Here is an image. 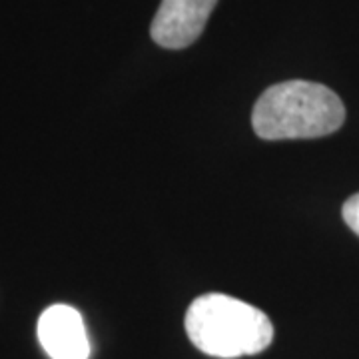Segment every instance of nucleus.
<instances>
[{
    "instance_id": "nucleus-1",
    "label": "nucleus",
    "mask_w": 359,
    "mask_h": 359,
    "mask_svg": "<svg viewBox=\"0 0 359 359\" xmlns=\"http://www.w3.org/2000/svg\"><path fill=\"white\" fill-rule=\"evenodd\" d=\"M346 106L334 90L308 80L269 86L257 98L252 126L264 140L321 138L344 126Z\"/></svg>"
},
{
    "instance_id": "nucleus-2",
    "label": "nucleus",
    "mask_w": 359,
    "mask_h": 359,
    "mask_svg": "<svg viewBox=\"0 0 359 359\" xmlns=\"http://www.w3.org/2000/svg\"><path fill=\"white\" fill-rule=\"evenodd\" d=\"M184 323L190 341L212 358L256 355L273 341V325L268 316L231 295L196 297L186 311Z\"/></svg>"
},
{
    "instance_id": "nucleus-3",
    "label": "nucleus",
    "mask_w": 359,
    "mask_h": 359,
    "mask_svg": "<svg viewBox=\"0 0 359 359\" xmlns=\"http://www.w3.org/2000/svg\"><path fill=\"white\" fill-rule=\"evenodd\" d=\"M216 2L218 0H162L150 26L152 40L170 50L190 46L204 32Z\"/></svg>"
},
{
    "instance_id": "nucleus-4",
    "label": "nucleus",
    "mask_w": 359,
    "mask_h": 359,
    "mask_svg": "<svg viewBox=\"0 0 359 359\" xmlns=\"http://www.w3.org/2000/svg\"><path fill=\"white\" fill-rule=\"evenodd\" d=\"M39 339L52 359H88L90 355L82 316L65 304L50 306L40 316Z\"/></svg>"
},
{
    "instance_id": "nucleus-5",
    "label": "nucleus",
    "mask_w": 359,
    "mask_h": 359,
    "mask_svg": "<svg viewBox=\"0 0 359 359\" xmlns=\"http://www.w3.org/2000/svg\"><path fill=\"white\" fill-rule=\"evenodd\" d=\"M341 216H344V222L351 228V231L359 236V194L351 196L344 204Z\"/></svg>"
}]
</instances>
